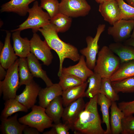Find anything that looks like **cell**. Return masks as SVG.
I'll return each instance as SVG.
<instances>
[{
  "label": "cell",
  "mask_w": 134,
  "mask_h": 134,
  "mask_svg": "<svg viewBox=\"0 0 134 134\" xmlns=\"http://www.w3.org/2000/svg\"><path fill=\"white\" fill-rule=\"evenodd\" d=\"M41 88L33 80L26 85L22 93L16 95L15 99L28 109L35 105Z\"/></svg>",
  "instance_id": "cell-12"
},
{
  "label": "cell",
  "mask_w": 134,
  "mask_h": 134,
  "mask_svg": "<svg viewBox=\"0 0 134 134\" xmlns=\"http://www.w3.org/2000/svg\"><path fill=\"white\" fill-rule=\"evenodd\" d=\"M72 22L71 17L59 13L50 20V23L54 25L58 33H64L68 31Z\"/></svg>",
  "instance_id": "cell-30"
},
{
  "label": "cell",
  "mask_w": 134,
  "mask_h": 134,
  "mask_svg": "<svg viewBox=\"0 0 134 134\" xmlns=\"http://www.w3.org/2000/svg\"><path fill=\"white\" fill-rule=\"evenodd\" d=\"M21 31L13 32L12 38L13 48L16 55L20 58H27L31 53L30 42L27 37L22 38L20 36Z\"/></svg>",
  "instance_id": "cell-18"
},
{
  "label": "cell",
  "mask_w": 134,
  "mask_h": 134,
  "mask_svg": "<svg viewBox=\"0 0 134 134\" xmlns=\"http://www.w3.org/2000/svg\"><path fill=\"white\" fill-rule=\"evenodd\" d=\"M121 12L120 20L134 19V7L128 4L123 0H117Z\"/></svg>",
  "instance_id": "cell-35"
},
{
  "label": "cell",
  "mask_w": 134,
  "mask_h": 134,
  "mask_svg": "<svg viewBox=\"0 0 134 134\" xmlns=\"http://www.w3.org/2000/svg\"><path fill=\"white\" fill-rule=\"evenodd\" d=\"M25 134H39L40 132L36 128L27 126L23 131Z\"/></svg>",
  "instance_id": "cell-39"
},
{
  "label": "cell",
  "mask_w": 134,
  "mask_h": 134,
  "mask_svg": "<svg viewBox=\"0 0 134 134\" xmlns=\"http://www.w3.org/2000/svg\"><path fill=\"white\" fill-rule=\"evenodd\" d=\"M134 76V60L121 63L116 72L110 79L111 82Z\"/></svg>",
  "instance_id": "cell-26"
},
{
  "label": "cell",
  "mask_w": 134,
  "mask_h": 134,
  "mask_svg": "<svg viewBox=\"0 0 134 134\" xmlns=\"http://www.w3.org/2000/svg\"><path fill=\"white\" fill-rule=\"evenodd\" d=\"M30 51L43 64L49 66L52 63L53 56L52 49L45 40L42 41L36 33H34L30 40Z\"/></svg>",
  "instance_id": "cell-9"
},
{
  "label": "cell",
  "mask_w": 134,
  "mask_h": 134,
  "mask_svg": "<svg viewBox=\"0 0 134 134\" xmlns=\"http://www.w3.org/2000/svg\"><path fill=\"white\" fill-rule=\"evenodd\" d=\"M4 68L0 64V80H3L5 77L7 71H6Z\"/></svg>",
  "instance_id": "cell-40"
},
{
  "label": "cell",
  "mask_w": 134,
  "mask_h": 134,
  "mask_svg": "<svg viewBox=\"0 0 134 134\" xmlns=\"http://www.w3.org/2000/svg\"><path fill=\"white\" fill-rule=\"evenodd\" d=\"M111 84L117 93L120 92L123 93L134 92V76L112 82Z\"/></svg>",
  "instance_id": "cell-31"
},
{
  "label": "cell",
  "mask_w": 134,
  "mask_h": 134,
  "mask_svg": "<svg viewBox=\"0 0 134 134\" xmlns=\"http://www.w3.org/2000/svg\"><path fill=\"white\" fill-rule=\"evenodd\" d=\"M98 3H100L103 2L109 1L111 0H95Z\"/></svg>",
  "instance_id": "cell-43"
},
{
  "label": "cell",
  "mask_w": 134,
  "mask_h": 134,
  "mask_svg": "<svg viewBox=\"0 0 134 134\" xmlns=\"http://www.w3.org/2000/svg\"><path fill=\"white\" fill-rule=\"evenodd\" d=\"M112 102L104 95L99 93L98 95L97 103L100 106L102 115V122L106 126L105 134H111V132L110 124L109 109Z\"/></svg>",
  "instance_id": "cell-25"
},
{
  "label": "cell",
  "mask_w": 134,
  "mask_h": 134,
  "mask_svg": "<svg viewBox=\"0 0 134 134\" xmlns=\"http://www.w3.org/2000/svg\"><path fill=\"white\" fill-rule=\"evenodd\" d=\"M118 107L125 116L133 115L134 113V100L129 102L122 101L118 103Z\"/></svg>",
  "instance_id": "cell-38"
},
{
  "label": "cell",
  "mask_w": 134,
  "mask_h": 134,
  "mask_svg": "<svg viewBox=\"0 0 134 134\" xmlns=\"http://www.w3.org/2000/svg\"><path fill=\"white\" fill-rule=\"evenodd\" d=\"M99 11L104 20L111 25L120 19L121 12L117 0L100 3Z\"/></svg>",
  "instance_id": "cell-13"
},
{
  "label": "cell",
  "mask_w": 134,
  "mask_h": 134,
  "mask_svg": "<svg viewBox=\"0 0 134 134\" xmlns=\"http://www.w3.org/2000/svg\"><path fill=\"white\" fill-rule=\"evenodd\" d=\"M121 61L108 46L102 47L98 54L94 72L102 78H110L119 67Z\"/></svg>",
  "instance_id": "cell-3"
},
{
  "label": "cell",
  "mask_w": 134,
  "mask_h": 134,
  "mask_svg": "<svg viewBox=\"0 0 134 134\" xmlns=\"http://www.w3.org/2000/svg\"><path fill=\"white\" fill-rule=\"evenodd\" d=\"M131 37L132 38H134V28L133 30V31L131 36Z\"/></svg>",
  "instance_id": "cell-45"
},
{
  "label": "cell",
  "mask_w": 134,
  "mask_h": 134,
  "mask_svg": "<svg viewBox=\"0 0 134 134\" xmlns=\"http://www.w3.org/2000/svg\"><path fill=\"white\" fill-rule=\"evenodd\" d=\"M4 44L2 42L0 41V52H1L2 49L4 46Z\"/></svg>",
  "instance_id": "cell-44"
},
{
  "label": "cell",
  "mask_w": 134,
  "mask_h": 134,
  "mask_svg": "<svg viewBox=\"0 0 134 134\" xmlns=\"http://www.w3.org/2000/svg\"><path fill=\"white\" fill-rule=\"evenodd\" d=\"M102 78L98 73L94 72L88 79V86L85 93V97L92 98L100 93Z\"/></svg>",
  "instance_id": "cell-29"
},
{
  "label": "cell",
  "mask_w": 134,
  "mask_h": 134,
  "mask_svg": "<svg viewBox=\"0 0 134 134\" xmlns=\"http://www.w3.org/2000/svg\"><path fill=\"white\" fill-rule=\"evenodd\" d=\"M28 66L34 77L40 78L45 83L46 87L52 85L53 83L47 75L46 72L42 68L41 65L35 56L31 52L26 58Z\"/></svg>",
  "instance_id": "cell-19"
},
{
  "label": "cell",
  "mask_w": 134,
  "mask_h": 134,
  "mask_svg": "<svg viewBox=\"0 0 134 134\" xmlns=\"http://www.w3.org/2000/svg\"><path fill=\"white\" fill-rule=\"evenodd\" d=\"M107 29L108 34L116 42H121L131 37L134 28V19H122L115 22Z\"/></svg>",
  "instance_id": "cell-10"
},
{
  "label": "cell",
  "mask_w": 134,
  "mask_h": 134,
  "mask_svg": "<svg viewBox=\"0 0 134 134\" xmlns=\"http://www.w3.org/2000/svg\"><path fill=\"white\" fill-rule=\"evenodd\" d=\"M63 91L58 83L41 88L38 95L39 105L46 108L50 103L56 97L61 96Z\"/></svg>",
  "instance_id": "cell-16"
},
{
  "label": "cell",
  "mask_w": 134,
  "mask_h": 134,
  "mask_svg": "<svg viewBox=\"0 0 134 134\" xmlns=\"http://www.w3.org/2000/svg\"><path fill=\"white\" fill-rule=\"evenodd\" d=\"M59 77L60 80L58 83L63 91L84 82L79 78L71 74L62 73Z\"/></svg>",
  "instance_id": "cell-33"
},
{
  "label": "cell",
  "mask_w": 134,
  "mask_h": 134,
  "mask_svg": "<svg viewBox=\"0 0 134 134\" xmlns=\"http://www.w3.org/2000/svg\"><path fill=\"white\" fill-rule=\"evenodd\" d=\"M108 47L119 57L121 63L134 60V47L116 42L111 43Z\"/></svg>",
  "instance_id": "cell-24"
},
{
  "label": "cell",
  "mask_w": 134,
  "mask_h": 134,
  "mask_svg": "<svg viewBox=\"0 0 134 134\" xmlns=\"http://www.w3.org/2000/svg\"><path fill=\"white\" fill-rule=\"evenodd\" d=\"M110 78H102L100 93L104 95L111 102L119 100V95L113 87Z\"/></svg>",
  "instance_id": "cell-32"
},
{
  "label": "cell",
  "mask_w": 134,
  "mask_h": 134,
  "mask_svg": "<svg viewBox=\"0 0 134 134\" xmlns=\"http://www.w3.org/2000/svg\"><path fill=\"white\" fill-rule=\"evenodd\" d=\"M38 31L41 33L50 47L58 55L60 61L58 76L62 74L63 63L66 59H69L74 62L79 61L80 56L77 49L62 40L59 37L58 33L54 25L50 23L39 29Z\"/></svg>",
  "instance_id": "cell-1"
},
{
  "label": "cell",
  "mask_w": 134,
  "mask_h": 134,
  "mask_svg": "<svg viewBox=\"0 0 134 134\" xmlns=\"http://www.w3.org/2000/svg\"><path fill=\"white\" fill-rule=\"evenodd\" d=\"M124 44L134 47V38H130L125 41Z\"/></svg>",
  "instance_id": "cell-41"
},
{
  "label": "cell",
  "mask_w": 134,
  "mask_h": 134,
  "mask_svg": "<svg viewBox=\"0 0 134 134\" xmlns=\"http://www.w3.org/2000/svg\"><path fill=\"white\" fill-rule=\"evenodd\" d=\"M85 59L84 56L81 55L77 64L68 67H63L62 73L73 75L84 82H86L94 72L88 67Z\"/></svg>",
  "instance_id": "cell-14"
},
{
  "label": "cell",
  "mask_w": 134,
  "mask_h": 134,
  "mask_svg": "<svg viewBox=\"0 0 134 134\" xmlns=\"http://www.w3.org/2000/svg\"><path fill=\"white\" fill-rule=\"evenodd\" d=\"M98 95L90 99L75 123L72 130L76 134H105L98 112Z\"/></svg>",
  "instance_id": "cell-2"
},
{
  "label": "cell",
  "mask_w": 134,
  "mask_h": 134,
  "mask_svg": "<svg viewBox=\"0 0 134 134\" xmlns=\"http://www.w3.org/2000/svg\"><path fill=\"white\" fill-rule=\"evenodd\" d=\"M88 83L87 80L81 84L63 91L61 96L63 106L65 107L78 99L85 97V91Z\"/></svg>",
  "instance_id": "cell-21"
},
{
  "label": "cell",
  "mask_w": 134,
  "mask_h": 134,
  "mask_svg": "<svg viewBox=\"0 0 134 134\" xmlns=\"http://www.w3.org/2000/svg\"><path fill=\"white\" fill-rule=\"evenodd\" d=\"M105 25H99L97 29V32L94 37L91 36H87L86 40L87 46L80 50L82 55L86 59V63L88 67L91 69H94L96 65V56L99 52V46L98 42L102 33L105 29Z\"/></svg>",
  "instance_id": "cell-7"
},
{
  "label": "cell",
  "mask_w": 134,
  "mask_h": 134,
  "mask_svg": "<svg viewBox=\"0 0 134 134\" xmlns=\"http://www.w3.org/2000/svg\"><path fill=\"white\" fill-rule=\"evenodd\" d=\"M4 46L0 52V63L1 65L5 69H7L17 59L13 47L10 43L11 33L6 31Z\"/></svg>",
  "instance_id": "cell-15"
},
{
  "label": "cell",
  "mask_w": 134,
  "mask_h": 134,
  "mask_svg": "<svg viewBox=\"0 0 134 134\" xmlns=\"http://www.w3.org/2000/svg\"><path fill=\"white\" fill-rule=\"evenodd\" d=\"M122 134H134V117L125 116L122 121Z\"/></svg>",
  "instance_id": "cell-36"
},
{
  "label": "cell",
  "mask_w": 134,
  "mask_h": 134,
  "mask_svg": "<svg viewBox=\"0 0 134 134\" xmlns=\"http://www.w3.org/2000/svg\"><path fill=\"white\" fill-rule=\"evenodd\" d=\"M110 109V121L111 134L121 133L122 121L124 114L117 106L116 101L112 102Z\"/></svg>",
  "instance_id": "cell-22"
},
{
  "label": "cell",
  "mask_w": 134,
  "mask_h": 134,
  "mask_svg": "<svg viewBox=\"0 0 134 134\" xmlns=\"http://www.w3.org/2000/svg\"><path fill=\"white\" fill-rule=\"evenodd\" d=\"M36 0H11L1 6L0 12H13L24 16L28 13L29 4Z\"/></svg>",
  "instance_id": "cell-17"
},
{
  "label": "cell",
  "mask_w": 134,
  "mask_h": 134,
  "mask_svg": "<svg viewBox=\"0 0 134 134\" xmlns=\"http://www.w3.org/2000/svg\"><path fill=\"white\" fill-rule=\"evenodd\" d=\"M85 104L83 97L81 98L65 107L62 117L63 123L72 131L74 124L84 110Z\"/></svg>",
  "instance_id": "cell-11"
},
{
  "label": "cell",
  "mask_w": 134,
  "mask_h": 134,
  "mask_svg": "<svg viewBox=\"0 0 134 134\" xmlns=\"http://www.w3.org/2000/svg\"><path fill=\"white\" fill-rule=\"evenodd\" d=\"M69 127L64 123L60 122L53 124L51 129L49 131L44 132V134H68Z\"/></svg>",
  "instance_id": "cell-37"
},
{
  "label": "cell",
  "mask_w": 134,
  "mask_h": 134,
  "mask_svg": "<svg viewBox=\"0 0 134 134\" xmlns=\"http://www.w3.org/2000/svg\"><path fill=\"white\" fill-rule=\"evenodd\" d=\"M18 71L19 87L23 85H27L34 80V77L29 69L26 58H20L19 59Z\"/></svg>",
  "instance_id": "cell-28"
},
{
  "label": "cell",
  "mask_w": 134,
  "mask_h": 134,
  "mask_svg": "<svg viewBox=\"0 0 134 134\" xmlns=\"http://www.w3.org/2000/svg\"><path fill=\"white\" fill-rule=\"evenodd\" d=\"M31 108V112L18 119L20 123L35 128L40 132L52 127L53 121L46 113L45 108L36 105Z\"/></svg>",
  "instance_id": "cell-5"
},
{
  "label": "cell",
  "mask_w": 134,
  "mask_h": 134,
  "mask_svg": "<svg viewBox=\"0 0 134 134\" xmlns=\"http://www.w3.org/2000/svg\"><path fill=\"white\" fill-rule=\"evenodd\" d=\"M91 9L86 0H62L59 3V13L71 18L85 16Z\"/></svg>",
  "instance_id": "cell-8"
},
{
  "label": "cell",
  "mask_w": 134,
  "mask_h": 134,
  "mask_svg": "<svg viewBox=\"0 0 134 134\" xmlns=\"http://www.w3.org/2000/svg\"><path fill=\"white\" fill-rule=\"evenodd\" d=\"M18 63L19 59H17L7 69L4 79L0 81V96L3 94L4 100L15 98L17 95V91L20 87Z\"/></svg>",
  "instance_id": "cell-6"
},
{
  "label": "cell",
  "mask_w": 134,
  "mask_h": 134,
  "mask_svg": "<svg viewBox=\"0 0 134 134\" xmlns=\"http://www.w3.org/2000/svg\"><path fill=\"white\" fill-rule=\"evenodd\" d=\"M18 114L16 113L7 118L1 120L0 131L3 134H22L27 126L20 123L17 119Z\"/></svg>",
  "instance_id": "cell-20"
},
{
  "label": "cell",
  "mask_w": 134,
  "mask_h": 134,
  "mask_svg": "<svg viewBox=\"0 0 134 134\" xmlns=\"http://www.w3.org/2000/svg\"><path fill=\"white\" fill-rule=\"evenodd\" d=\"M59 5L58 0H40V6L47 11L51 19L59 13Z\"/></svg>",
  "instance_id": "cell-34"
},
{
  "label": "cell",
  "mask_w": 134,
  "mask_h": 134,
  "mask_svg": "<svg viewBox=\"0 0 134 134\" xmlns=\"http://www.w3.org/2000/svg\"><path fill=\"white\" fill-rule=\"evenodd\" d=\"M4 106L0 116V120L7 118L17 112L22 111L27 112L28 109L19 102L15 98L6 100L4 103Z\"/></svg>",
  "instance_id": "cell-27"
},
{
  "label": "cell",
  "mask_w": 134,
  "mask_h": 134,
  "mask_svg": "<svg viewBox=\"0 0 134 134\" xmlns=\"http://www.w3.org/2000/svg\"><path fill=\"white\" fill-rule=\"evenodd\" d=\"M62 99L61 96L55 98L45 108V111L55 124L60 123L63 113Z\"/></svg>",
  "instance_id": "cell-23"
},
{
  "label": "cell",
  "mask_w": 134,
  "mask_h": 134,
  "mask_svg": "<svg viewBox=\"0 0 134 134\" xmlns=\"http://www.w3.org/2000/svg\"><path fill=\"white\" fill-rule=\"evenodd\" d=\"M126 0L128 4L134 7V0Z\"/></svg>",
  "instance_id": "cell-42"
},
{
  "label": "cell",
  "mask_w": 134,
  "mask_h": 134,
  "mask_svg": "<svg viewBox=\"0 0 134 134\" xmlns=\"http://www.w3.org/2000/svg\"><path fill=\"white\" fill-rule=\"evenodd\" d=\"M28 16L26 20L18 26V28L11 31H21L31 29L33 32L36 33L39 29L50 24L51 19L47 12L44 11L36 0L34 2L32 7L28 10Z\"/></svg>",
  "instance_id": "cell-4"
},
{
  "label": "cell",
  "mask_w": 134,
  "mask_h": 134,
  "mask_svg": "<svg viewBox=\"0 0 134 134\" xmlns=\"http://www.w3.org/2000/svg\"></svg>",
  "instance_id": "cell-46"
}]
</instances>
